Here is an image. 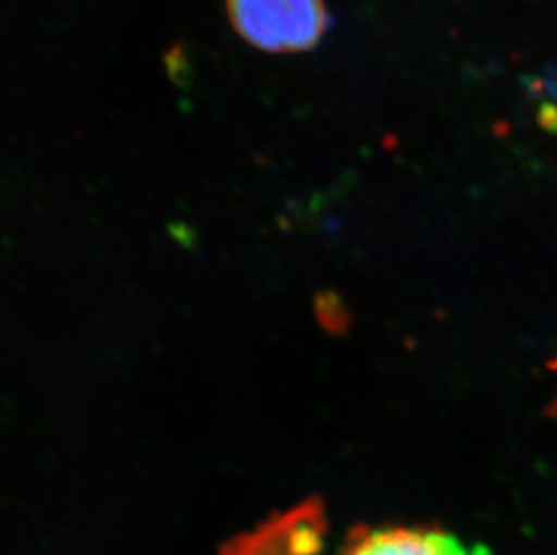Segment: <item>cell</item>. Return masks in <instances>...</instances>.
<instances>
[{"mask_svg": "<svg viewBox=\"0 0 557 555\" xmlns=\"http://www.w3.org/2000/svg\"><path fill=\"white\" fill-rule=\"evenodd\" d=\"M315 310H318V318L321 323L329 329V331H337L343 326L342 310L339 305L336 304V299L331 294H323L315 301Z\"/></svg>", "mask_w": 557, "mask_h": 555, "instance_id": "3957f363", "label": "cell"}, {"mask_svg": "<svg viewBox=\"0 0 557 555\" xmlns=\"http://www.w3.org/2000/svg\"><path fill=\"white\" fill-rule=\"evenodd\" d=\"M347 555H491V552L482 545H466L441 530L386 529L364 535Z\"/></svg>", "mask_w": 557, "mask_h": 555, "instance_id": "7a4b0ae2", "label": "cell"}, {"mask_svg": "<svg viewBox=\"0 0 557 555\" xmlns=\"http://www.w3.org/2000/svg\"><path fill=\"white\" fill-rule=\"evenodd\" d=\"M238 35L269 53L314 48L329 29L323 0H227Z\"/></svg>", "mask_w": 557, "mask_h": 555, "instance_id": "6da1fadb", "label": "cell"}, {"mask_svg": "<svg viewBox=\"0 0 557 555\" xmlns=\"http://www.w3.org/2000/svg\"><path fill=\"white\" fill-rule=\"evenodd\" d=\"M548 367H550V370H553V372L557 373V357L556 359H554L553 362H550V365H548ZM550 409H553L554 417H557V397L556 400H554L553 408Z\"/></svg>", "mask_w": 557, "mask_h": 555, "instance_id": "277c9868", "label": "cell"}]
</instances>
